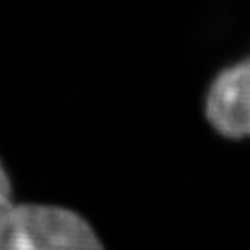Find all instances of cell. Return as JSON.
I'll return each mask as SVG.
<instances>
[{
  "mask_svg": "<svg viewBox=\"0 0 250 250\" xmlns=\"http://www.w3.org/2000/svg\"><path fill=\"white\" fill-rule=\"evenodd\" d=\"M12 203V184L4 164L0 162V223L4 221L7 212L11 210Z\"/></svg>",
  "mask_w": 250,
  "mask_h": 250,
  "instance_id": "3",
  "label": "cell"
},
{
  "mask_svg": "<svg viewBox=\"0 0 250 250\" xmlns=\"http://www.w3.org/2000/svg\"><path fill=\"white\" fill-rule=\"evenodd\" d=\"M0 250H104L90 224L70 208L14 203L0 223Z\"/></svg>",
  "mask_w": 250,
  "mask_h": 250,
  "instance_id": "1",
  "label": "cell"
},
{
  "mask_svg": "<svg viewBox=\"0 0 250 250\" xmlns=\"http://www.w3.org/2000/svg\"><path fill=\"white\" fill-rule=\"evenodd\" d=\"M203 111L217 134L228 139H250V58L215 75Z\"/></svg>",
  "mask_w": 250,
  "mask_h": 250,
  "instance_id": "2",
  "label": "cell"
}]
</instances>
